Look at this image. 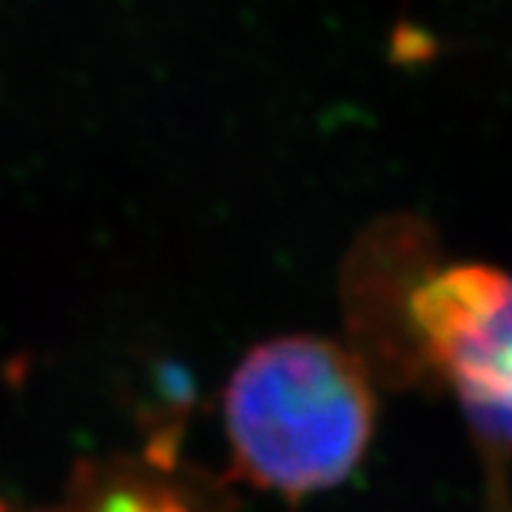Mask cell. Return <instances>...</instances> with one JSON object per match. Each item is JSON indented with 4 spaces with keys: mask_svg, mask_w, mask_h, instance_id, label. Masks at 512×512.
Segmentation results:
<instances>
[{
    "mask_svg": "<svg viewBox=\"0 0 512 512\" xmlns=\"http://www.w3.org/2000/svg\"><path fill=\"white\" fill-rule=\"evenodd\" d=\"M222 416L239 473L262 490L302 498L359 467L376 427V393L353 348L279 336L234 367Z\"/></svg>",
    "mask_w": 512,
    "mask_h": 512,
    "instance_id": "cell-1",
    "label": "cell"
},
{
    "mask_svg": "<svg viewBox=\"0 0 512 512\" xmlns=\"http://www.w3.org/2000/svg\"><path fill=\"white\" fill-rule=\"evenodd\" d=\"M407 316L424 365L478 430L512 444V274L444 268L413 291Z\"/></svg>",
    "mask_w": 512,
    "mask_h": 512,
    "instance_id": "cell-2",
    "label": "cell"
}]
</instances>
